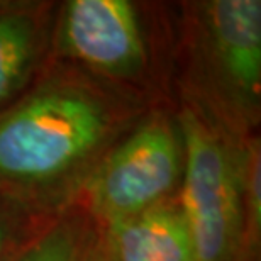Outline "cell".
Returning <instances> with one entry per match:
<instances>
[{
  "instance_id": "cell-1",
  "label": "cell",
  "mask_w": 261,
  "mask_h": 261,
  "mask_svg": "<svg viewBox=\"0 0 261 261\" xmlns=\"http://www.w3.org/2000/svg\"><path fill=\"white\" fill-rule=\"evenodd\" d=\"M111 114L92 92L46 87L0 117V180L41 184L76 170L100 148Z\"/></svg>"
},
{
  "instance_id": "cell-2",
  "label": "cell",
  "mask_w": 261,
  "mask_h": 261,
  "mask_svg": "<svg viewBox=\"0 0 261 261\" xmlns=\"http://www.w3.org/2000/svg\"><path fill=\"white\" fill-rule=\"evenodd\" d=\"M184 141L181 214L197 261H231L243 229L244 165L192 111L180 119Z\"/></svg>"
},
{
  "instance_id": "cell-3",
  "label": "cell",
  "mask_w": 261,
  "mask_h": 261,
  "mask_svg": "<svg viewBox=\"0 0 261 261\" xmlns=\"http://www.w3.org/2000/svg\"><path fill=\"white\" fill-rule=\"evenodd\" d=\"M180 139L163 119H153L117 146L90 181V200L109 224L163 203L178 184Z\"/></svg>"
},
{
  "instance_id": "cell-4",
  "label": "cell",
  "mask_w": 261,
  "mask_h": 261,
  "mask_svg": "<svg viewBox=\"0 0 261 261\" xmlns=\"http://www.w3.org/2000/svg\"><path fill=\"white\" fill-rule=\"evenodd\" d=\"M63 48L93 70L129 75L144 65V41L126 0H71L61 20Z\"/></svg>"
},
{
  "instance_id": "cell-5",
  "label": "cell",
  "mask_w": 261,
  "mask_h": 261,
  "mask_svg": "<svg viewBox=\"0 0 261 261\" xmlns=\"http://www.w3.org/2000/svg\"><path fill=\"white\" fill-rule=\"evenodd\" d=\"M205 12L219 73L239 103L253 109L261 92V2L216 0Z\"/></svg>"
},
{
  "instance_id": "cell-6",
  "label": "cell",
  "mask_w": 261,
  "mask_h": 261,
  "mask_svg": "<svg viewBox=\"0 0 261 261\" xmlns=\"http://www.w3.org/2000/svg\"><path fill=\"white\" fill-rule=\"evenodd\" d=\"M114 261H197L181 208L160 203L109 224Z\"/></svg>"
},
{
  "instance_id": "cell-7",
  "label": "cell",
  "mask_w": 261,
  "mask_h": 261,
  "mask_svg": "<svg viewBox=\"0 0 261 261\" xmlns=\"http://www.w3.org/2000/svg\"><path fill=\"white\" fill-rule=\"evenodd\" d=\"M38 48L34 20L25 14H0V103L22 83Z\"/></svg>"
},
{
  "instance_id": "cell-8",
  "label": "cell",
  "mask_w": 261,
  "mask_h": 261,
  "mask_svg": "<svg viewBox=\"0 0 261 261\" xmlns=\"http://www.w3.org/2000/svg\"><path fill=\"white\" fill-rule=\"evenodd\" d=\"M80 232L73 224H60L33 241L12 261H78Z\"/></svg>"
},
{
  "instance_id": "cell-9",
  "label": "cell",
  "mask_w": 261,
  "mask_h": 261,
  "mask_svg": "<svg viewBox=\"0 0 261 261\" xmlns=\"http://www.w3.org/2000/svg\"><path fill=\"white\" fill-rule=\"evenodd\" d=\"M259 154L253 153L249 156L248 163L244 165V192L243 197H246V219L249 226L251 238L254 232L259 231V217H261V198H259Z\"/></svg>"
},
{
  "instance_id": "cell-10",
  "label": "cell",
  "mask_w": 261,
  "mask_h": 261,
  "mask_svg": "<svg viewBox=\"0 0 261 261\" xmlns=\"http://www.w3.org/2000/svg\"><path fill=\"white\" fill-rule=\"evenodd\" d=\"M12 221H10L9 212L0 208V261L4 259L5 253L9 251L10 243H12Z\"/></svg>"
}]
</instances>
